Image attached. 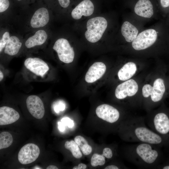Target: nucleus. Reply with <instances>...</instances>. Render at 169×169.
<instances>
[{
  "instance_id": "5",
  "label": "nucleus",
  "mask_w": 169,
  "mask_h": 169,
  "mask_svg": "<svg viewBox=\"0 0 169 169\" xmlns=\"http://www.w3.org/2000/svg\"><path fill=\"white\" fill-rule=\"evenodd\" d=\"M95 113L98 117L111 125L113 129L117 126L119 127L121 122L127 116L121 115L115 107L105 104L98 106Z\"/></svg>"
},
{
  "instance_id": "3",
  "label": "nucleus",
  "mask_w": 169,
  "mask_h": 169,
  "mask_svg": "<svg viewBox=\"0 0 169 169\" xmlns=\"http://www.w3.org/2000/svg\"><path fill=\"white\" fill-rule=\"evenodd\" d=\"M159 111L145 118L148 127L164 138L169 144V110L162 107Z\"/></svg>"
},
{
  "instance_id": "31",
  "label": "nucleus",
  "mask_w": 169,
  "mask_h": 169,
  "mask_svg": "<svg viewBox=\"0 0 169 169\" xmlns=\"http://www.w3.org/2000/svg\"><path fill=\"white\" fill-rule=\"evenodd\" d=\"M59 5L63 8H67L70 5L71 0H58Z\"/></svg>"
},
{
  "instance_id": "2",
  "label": "nucleus",
  "mask_w": 169,
  "mask_h": 169,
  "mask_svg": "<svg viewBox=\"0 0 169 169\" xmlns=\"http://www.w3.org/2000/svg\"><path fill=\"white\" fill-rule=\"evenodd\" d=\"M161 148L154 144L139 142L126 146L125 156L130 162L140 167L156 169L165 157Z\"/></svg>"
},
{
  "instance_id": "9",
  "label": "nucleus",
  "mask_w": 169,
  "mask_h": 169,
  "mask_svg": "<svg viewBox=\"0 0 169 169\" xmlns=\"http://www.w3.org/2000/svg\"><path fill=\"white\" fill-rule=\"evenodd\" d=\"M138 90V85L136 81L130 79L118 85L115 91V95L118 100H123L127 97L134 95Z\"/></svg>"
},
{
  "instance_id": "34",
  "label": "nucleus",
  "mask_w": 169,
  "mask_h": 169,
  "mask_svg": "<svg viewBox=\"0 0 169 169\" xmlns=\"http://www.w3.org/2000/svg\"><path fill=\"white\" fill-rule=\"evenodd\" d=\"M120 168V166L117 165L111 164L106 166L105 169H119Z\"/></svg>"
},
{
  "instance_id": "19",
  "label": "nucleus",
  "mask_w": 169,
  "mask_h": 169,
  "mask_svg": "<svg viewBox=\"0 0 169 169\" xmlns=\"http://www.w3.org/2000/svg\"><path fill=\"white\" fill-rule=\"evenodd\" d=\"M22 46V43L18 37L10 36L4 49V53L10 56L15 55L18 53Z\"/></svg>"
},
{
  "instance_id": "10",
  "label": "nucleus",
  "mask_w": 169,
  "mask_h": 169,
  "mask_svg": "<svg viewBox=\"0 0 169 169\" xmlns=\"http://www.w3.org/2000/svg\"><path fill=\"white\" fill-rule=\"evenodd\" d=\"M25 67L38 76L43 77L49 69L48 64L42 59L37 57H29L24 62Z\"/></svg>"
},
{
  "instance_id": "20",
  "label": "nucleus",
  "mask_w": 169,
  "mask_h": 169,
  "mask_svg": "<svg viewBox=\"0 0 169 169\" xmlns=\"http://www.w3.org/2000/svg\"><path fill=\"white\" fill-rule=\"evenodd\" d=\"M138 32L136 27L128 21L124 22L121 26L122 34L127 42H132L137 37Z\"/></svg>"
},
{
  "instance_id": "21",
  "label": "nucleus",
  "mask_w": 169,
  "mask_h": 169,
  "mask_svg": "<svg viewBox=\"0 0 169 169\" xmlns=\"http://www.w3.org/2000/svg\"><path fill=\"white\" fill-rule=\"evenodd\" d=\"M137 68L136 64L132 62L125 64L119 70L118 76L121 81H126L131 78L136 73Z\"/></svg>"
},
{
  "instance_id": "8",
  "label": "nucleus",
  "mask_w": 169,
  "mask_h": 169,
  "mask_svg": "<svg viewBox=\"0 0 169 169\" xmlns=\"http://www.w3.org/2000/svg\"><path fill=\"white\" fill-rule=\"evenodd\" d=\"M40 151L38 147L32 143L22 147L18 155L19 161L22 164H28L35 161L38 157Z\"/></svg>"
},
{
  "instance_id": "12",
  "label": "nucleus",
  "mask_w": 169,
  "mask_h": 169,
  "mask_svg": "<svg viewBox=\"0 0 169 169\" xmlns=\"http://www.w3.org/2000/svg\"><path fill=\"white\" fill-rule=\"evenodd\" d=\"M106 70L105 64L101 62L94 63L86 73L84 79L88 83H94L100 79L105 74Z\"/></svg>"
},
{
  "instance_id": "38",
  "label": "nucleus",
  "mask_w": 169,
  "mask_h": 169,
  "mask_svg": "<svg viewBox=\"0 0 169 169\" xmlns=\"http://www.w3.org/2000/svg\"><path fill=\"white\" fill-rule=\"evenodd\" d=\"M17 0L18 1H21L22 0Z\"/></svg>"
},
{
  "instance_id": "4",
  "label": "nucleus",
  "mask_w": 169,
  "mask_h": 169,
  "mask_svg": "<svg viewBox=\"0 0 169 169\" xmlns=\"http://www.w3.org/2000/svg\"><path fill=\"white\" fill-rule=\"evenodd\" d=\"M107 26V22L104 18L96 17L89 19L86 24L87 30L84 35L87 40L91 43L99 41Z\"/></svg>"
},
{
  "instance_id": "32",
  "label": "nucleus",
  "mask_w": 169,
  "mask_h": 169,
  "mask_svg": "<svg viewBox=\"0 0 169 169\" xmlns=\"http://www.w3.org/2000/svg\"><path fill=\"white\" fill-rule=\"evenodd\" d=\"M159 2L162 8L164 10H169V0H160Z\"/></svg>"
},
{
  "instance_id": "14",
  "label": "nucleus",
  "mask_w": 169,
  "mask_h": 169,
  "mask_svg": "<svg viewBox=\"0 0 169 169\" xmlns=\"http://www.w3.org/2000/svg\"><path fill=\"white\" fill-rule=\"evenodd\" d=\"M49 20V11L46 8L42 7L34 12L30 19V25L33 28H38L45 26Z\"/></svg>"
},
{
  "instance_id": "11",
  "label": "nucleus",
  "mask_w": 169,
  "mask_h": 169,
  "mask_svg": "<svg viewBox=\"0 0 169 169\" xmlns=\"http://www.w3.org/2000/svg\"><path fill=\"white\" fill-rule=\"evenodd\" d=\"M26 106L31 114L36 119H40L44 116L45 109L43 103L38 96H29L26 100Z\"/></svg>"
},
{
  "instance_id": "28",
  "label": "nucleus",
  "mask_w": 169,
  "mask_h": 169,
  "mask_svg": "<svg viewBox=\"0 0 169 169\" xmlns=\"http://www.w3.org/2000/svg\"><path fill=\"white\" fill-rule=\"evenodd\" d=\"M156 169H169V156L166 157L165 156L162 162L156 166Z\"/></svg>"
},
{
  "instance_id": "37",
  "label": "nucleus",
  "mask_w": 169,
  "mask_h": 169,
  "mask_svg": "<svg viewBox=\"0 0 169 169\" xmlns=\"http://www.w3.org/2000/svg\"><path fill=\"white\" fill-rule=\"evenodd\" d=\"M4 75L3 72L0 70V81L2 80L3 78Z\"/></svg>"
},
{
  "instance_id": "7",
  "label": "nucleus",
  "mask_w": 169,
  "mask_h": 169,
  "mask_svg": "<svg viewBox=\"0 0 169 169\" xmlns=\"http://www.w3.org/2000/svg\"><path fill=\"white\" fill-rule=\"evenodd\" d=\"M157 38L156 30L152 29L146 30L139 33L132 42V47L136 50L145 49L153 45Z\"/></svg>"
},
{
  "instance_id": "18",
  "label": "nucleus",
  "mask_w": 169,
  "mask_h": 169,
  "mask_svg": "<svg viewBox=\"0 0 169 169\" xmlns=\"http://www.w3.org/2000/svg\"><path fill=\"white\" fill-rule=\"evenodd\" d=\"M48 38V35L46 31L43 29H39L27 39L25 45L28 49L41 45L45 43Z\"/></svg>"
},
{
  "instance_id": "36",
  "label": "nucleus",
  "mask_w": 169,
  "mask_h": 169,
  "mask_svg": "<svg viewBox=\"0 0 169 169\" xmlns=\"http://www.w3.org/2000/svg\"><path fill=\"white\" fill-rule=\"evenodd\" d=\"M47 169H58V168L56 166L53 165H51L48 166L47 168Z\"/></svg>"
},
{
  "instance_id": "33",
  "label": "nucleus",
  "mask_w": 169,
  "mask_h": 169,
  "mask_svg": "<svg viewBox=\"0 0 169 169\" xmlns=\"http://www.w3.org/2000/svg\"><path fill=\"white\" fill-rule=\"evenodd\" d=\"M87 165L83 163H79L77 166H74L73 169H85L87 168Z\"/></svg>"
},
{
  "instance_id": "22",
  "label": "nucleus",
  "mask_w": 169,
  "mask_h": 169,
  "mask_svg": "<svg viewBox=\"0 0 169 169\" xmlns=\"http://www.w3.org/2000/svg\"><path fill=\"white\" fill-rule=\"evenodd\" d=\"M74 141L78 145L82 153L84 155H90L92 151V147L83 136L78 135L74 138Z\"/></svg>"
},
{
  "instance_id": "27",
  "label": "nucleus",
  "mask_w": 169,
  "mask_h": 169,
  "mask_svg": "<svg viewBox=\"0 0 169 169\" xmlns=\"http://www.w3.org/2000/svg\"><path fill=\"white\" fill-rule=\"evenodd\" d=\"M102 155L106 158L109 159H111L114 155L113 150L110 147H105L103 150Z\"/></svg>"
},
{
  "instance_id": "30",
  "label": "nucleus",
  "mask_w": 169,
  "mask_h": 169,
  "mask_svg": "<svg viewBox=\"0 0 169 169\" xmlns=\"http://www.w3.org/2000/svg\"><path fill=\"white\" fill-rule=\"evenodd\" d=\"M61 121L69 128H72L74 125L73 120L68 117L63 118L61 120Z\"/></svg>"
},
{
  "instance_id": "17",
  "label": "nucleus",
  "mask_w": 169,
  "mask_h": 169,
  "mask_svg": "<svg viewBox=\"0 0 169 169\" xmlns=\"http://www.w3.org/2000/svg\"><path fill=\"white\" fill-rule=\"evenodd\" d=\"M165 90L163 79L159 78L156 79L153 86L151 88L150 96L152 102L156 103L160 102L162 100Z\"/></svg>"
},
{
  "instance_id": "24",
  "label": "nucleus",
  "mask_w": 169,
  "mask_h": 169,
  "mask_svg": "<svg viewBox=\"0 0 169 169\" xmlns=\"http://www.w3.org/2000/svg\"><path fill=\"white\" fill-rule=\"evenodd\" d=\"M13 142L11 134L7 132H3L0 134V149L6 148L10 146Z\"/></svg>"
},
{
  "instance_id": "29",
  "label": "nucleus",
  "mask_w": 169,
  "mask_h": 169,
  "mask_svg": "<svg viewBox=\"0 0 169 169\" xmlns=\"http://www.w3.org/2000/svg\"><path fill=\"white\" fill-rule=\"evenodd\" d=\"M9 2L8 0H0V12L6 11L9 8Z\"/></svg>"
},
{
  "instance_id": "15",
  "label": "nucleus",
  "mask_w": 169,
  "mask_h": 169,
  "mask_svg": "<svg viewBox=\"0 0 169 169\" xmlns=\"http://www.w3.org/2000/svg\"><path fill=\"white\" fill-rule=\"evenodd\" d=\"M19 113L14 109L7 106L0 107V125L13 123L19 118Z\"/></svg>"
},
{
  "instance_id": "23",
  "label": "nucleus",
  "mask_w": 169,
  "mask_h": 169,
  "mask_svg": "<svg viewBox=\"0 0 169 169\" xmlns=\"http://www.w3.org/2000/svg\"><path fill=\"white\" fill-rule=\"evenodd\" d=\"M65 148L69 150L73 156L76 159H79L82 156V153L78 145L74 141H66L64 145Z\"/></svg>"
},
{
  "instance_id": "35",
  "label": "nucleus",
  "mask_w": 169,
  "mask_h": 169,
  "mask_svg": "<svg viewBox=\"0 0 169 169\" xmlns=\"http://www.w3.org/2000/svg\"><path fill=\"white\" fill-rule=\"evenodd\" d=\"M58 128L60 131H63L65 130L64 124L62 122H59L58 123Z\"/></svg>"
},
{
  "instance_id": "13",
  "label": "nucleus",
  "mask_w": 169,
  "mask_h": 169,
  "mask_svg": "<svg viewBox=\"0 0 169 169\" xmlns=\"http://www.w3.org/2000/svg\"><path fill=\"white\" fill-rule=\"evenodd\" d=\"M94 5L91 0H83L73 9L71 16L74 19H80L82 17L91 15L94 10Z\"/></svg>"
},
{
  "instance_id": "26",
  "label": "nucleus",
  "mask_w": 169,
  "mask_h": 169,
  "mask_svg": "<svg viewBox=\"0 0 169 169\" xmlns=\"http://www.w3.org/2000/svg\"><path fill=\"white\" fill-rule=\"evenodd\" d=\"M10 36L9 33L7 31L3 34L0 40V52L1 53L4 49Z\"/></svg>"
},
{
  "instance_id": "25",
  "label": "nucleus",
  "mask_w": 169,
  "mask_h": 169,
  "mask_svg": "<svg viewBox=\"0 0 169 169\" xmlns=\"http://www.w3.org/2000/svg\"><path fill=\"white\" fill-rule=\"evenodd\" d=\"M105 161V157L102 154L94 153L91 157L90 164L92 166L96 167L104 165Z\"/></svg>"
},
{
  "instance_id": "6",
  "label": "nucleus",
  "mask_w": 169,
  "mask_h": 169,
  "mask_svg": "<svg viewBox=\"0 0 169 169\" xmlns=\"http://www.w3.org/2000/svg\"><path fill=\"white\" fill-rule=\"evenodd\" d=\"M53 49L57 53L59 59L61 62L69 64L73 61L74 52L68 40L64 38L57 39L54 43Z\"/></svg>"
},
{
  "instance_id": "16",
  "label": "nucleus",
  "mask_w": 169,
  "mask_h": 169,
  "mask_svg": "<svg viewBox=\"0 0 169 169\" xmlns=\"http://www.w3.org/2000/svg\"><path fill=\"white\" fill-rule=\"evenodd\" d=\"M135 13L140 16L150 18L154 13L153 7L150 0H138L134 8Z\"/></svg>"
},
{
  "instance_id": "1",
  "label": "nucleus",
  "mask_w": 169,
  "mask_h": 169,
  "mask_svg": "<svg viewBox=\"0 0 169 169\" xmlns=\"http://www.w3.org/2000/svg\"><path fill=\"white\" fill-rule=\"evenodd\" d=\"M119 128L120 135L126 141L148 143L169 148V144L164 138L147 126L143 117L127 116Z\"/></svg>"
}]
</instances>
